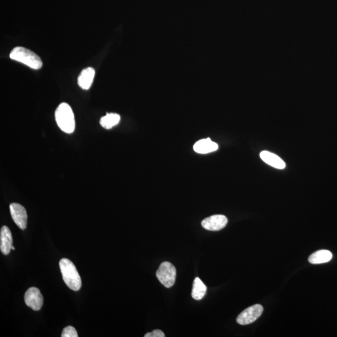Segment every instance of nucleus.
I'll return each instance as SVG.
<instances>
[{"mask_svg": "<svg viewBox=\"0 0 337 337\" xmlns=\"http://www.w3.org/2000/svg\"><path fill=\"white\" fill-rule=\"evenodd\" d=\"M59 265L66 285L74 291L80 290L82 286V279L73 262L67 259H62Z\"/></svg>", "mask_w": 337, "mask_h": 337, "instance_id": "1", "label": "nucleus"}, {"mask_svg": "<svg viewBox=\"0 0 337 337\" xmlns=\"http://www.w3.org/2000/svg\"><path fill=\"white\" fill-rule=\"evenodd\" d=\"M55 119L59 128L63 132L71 134L75 129V119L73 110L65 102L59 105L55 112Z\"/></svg>", "mask_w": 337, "mask_h": 337, "instance_id": "2", "label": "nucleus"}, {"mask_svg": "<svg viewBox=\"0 0 337 337\" xmlns=\"http://www.w3.org/2000/svg\"><path fill=\"white\" fill-rule=\"evenodd\" d=\"M10 57L12 60L23 63L32 69H39L43 66L42 61L36 54L24 47L15 48L10 52Z\"/></svg>", "mask_w": 337, "mask_h": 337, "instance_id": "3", "label": "nucleus"}, {"mask_svg": "<svg viewBox=\"0 0 337 337\" xmlns=\"http://www.w3.org/2000/svg\"><path fill=\"white\" fill-rule=\"evenodd\" d=\"M156 277L166 288L171 287L176 281V269L170 262H164L157 269Z\"/></svg>", "mask_w": 337, "mask_h": 337, "instance_id": "4", "label": "nucleus"}, {"mask_svg": "<svg viewBox=\"0 0 337 337\" xmlns=\"http://www.w3.org/2000/svg\"><path fill=\"white\" fill-rule=\"evenodd\" d=\"M263 310V307L259 304L251 306L238 315L237 322L242 325L250 324L261 316Z\"/></svg>", "mask_w": 337, "mask_h": 337, "instance_id": "5", "label": "nucleus"}, {"mask_svg": "<svg viewBox=\"0 0 337 337\" xmlns=\"http://www.w3.org/2000/svg\"><path fill=\"white\" fill-rule=\"evenodd\" d=\"M11 216L19 229L25 230L27 227L28 215L25 208L17 203L10 205Z\"/></svg>", "mask_w": 337, "mask_h": 337, "instance_id": "6", "label": "nucleus"}, {"mask_svg": "<svg viewBox=\"0 0 337 337\" xmlns=\"http://www.w3.org/2000/svg\"><path fill=\"white\" fill-rule=\"evenodd\" d=\"M25 302L28 307L38 311L43 305V297L40 290L36 287L30 288L25 293Z\"/></svg>", "mask_w": 337, "mask_h": 337, "instance_id": "7", "label": "nucleus"}, {"mask_svg": "<svg viewBox=\"0 0 337 337\" xmlns=\"http://www.w3.org/2000/svg\"><path fill=\"white\" fill-rule=\"evenodd\" d=\"M228 222V219L224 215H214L205 219L202 221L203 228L211 231H218L224 228Z\"/></svg>", "mask_w": 337, "mask_h": 337, "instance_id": "8", "label": "nucleus"}, {"mask_svg": "<svg viewBox=\"0 0 337 337\" xmlns=\"http://www.w3.org/2000/svg\"><path fill=\"white\" fill-rule=\"evenodd\" d=\"M13 246L12 234L7 226L1 227L0 231V250L4 255H8Z\"/></svg>", "mask_w": 337, "mask_h": 337, "instance_id": "9", "label": "nucleus"}, {"mask_svg": "<svg viewBox=\"0 0 337 337\" xmlns=\"http://www.w3.org/2000/svg\"><path fill=\"white\" fill-rule=\"evenodd\" d=\"M95 76V70L91 67L83 70L78 78L79 86L84 90L90 88Z\"/></svg>", "mask_w": 337, "mask_h": 337, "instance_id": "10", "label": "nucleus"}, {"mask_svg": "<svg viewBox=\"0 0 337 337\" xmlns=\"http://www.w3.org/2000/svg\"><path fill=\"white\" fill-rule=\"evenodd\" d=\"M218 148V144L212 142L210 138L201 139L194 145V152L199 154H208L216 152Z\"/></svg>", "mask_w": 337, "mask_h": 337, "instance_id": "11", "label": "nucleus"}, {"mask_svg": "<svg viewBox=\"0 0 337 337\" xmlns=\"http://www.w3.org/2000/svg\"><path fill=\"white\" fill-rule=\"evenodd\" d=\"M262 160L272 167L283 169L286 168V163L277 155L269 152H262L260 154Z\"/></svg>", "mask_w": 337, "mask_h": 337, "instance_id": "12", "label": "nucleus"}, {"mask_svg": "<svg viewBox=\"0 0 337 337\" xmlns=\"http://www.w3.org/2000/svg\"><path fill=\"white\" fill-rule=\"evenodd\" d=\"M331 252L327 250H320L312 253L308 257V262L312 264H320L326 263L330 261L332 259Z\"/></svg>", "mask_w": 337, "mask_h": 337, "instance_id": "13", "label": "nucleus"}, {"mask_svg": "<svg viewBox=\"0 0 337 337\" xmlns=\"http://www.w3.org/2000/svg\"><path fill=\"white\" fill-rule=\"evenodd\" d=\"M207 286L199 277L195 278L192 286V297L196 301H200L205 296Z\"/></svg>", "mask_w": 337, "mask_h": 337, "instance_id": "14", "label": "nucleus"}, {"mask_svg": "<svg viewBox=\"0 0 337 337\" xmlns=\"http://www.w3.org/2000/svg\"><path fill=\"white\" fill-rule=\"evenodd\" d=\"M120 116L116 113L107 114L105 117H102L100 119L101 126L104 128L109 130L117 126L120 121Z\"/></svg>", "mask_w": 337, "mask_h": 337, "instance_id": "15", "label": "nucleus"}, {"mask_svg": "<svg viewBox=\"0 0 337 337\" xmlns=\"http://www.w3.org/2000/svg\"><path fill=\"white\" fill-rule=\"evenodd\" d=\"M62 337H78V335L76 330L72 326H67L63 330Z\"/></svg>", "mask_w": 337, "mask_h": 337, "instance_id": "16", "label": "nucleus"}, {"mask_svg": "<svg viewBox=\"0 0 337 337\" xmlns=\"http://www.w3.org/2000/svg\"><path fill=\"white\" fill-rule=\"evenodd\" d=\"M165 335L161 330H154V331L148 333L144 336V337H165Z\"/></svg>", "mask_w": 337, "mask_h": 337, "instance_id": "17", "label": "nucleus"}, {"mask_svg": "<svg viewBox=\"0 0 337 337\" xmlns=\"http://www.w3.org/2000/svg\"><path fill=\"white\" fill-rule=\"evenodd\" d=\"M12 250H15V247L13 246H12Z\"/></svg>", "mask_w": 337, "mask_h": 337, "instance_id": "18", "label": "nucleus"}]
</instances>
